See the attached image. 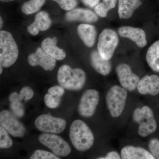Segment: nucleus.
<instances>
[{
	"mask_svg": "<svg viewBox=\"0 0 159 159\" xmlns=\"http://www.w3.org/2000/svg\"><path fill=\"white\" fill-rule=\"evenodd\" d=\"M118 31L121 37L129 39L139 48H144L147 45L146 34L142 29L131 26H122L119 28Z\"/></svg>",
	"mask_w": 159,
	"mask_h": 159,
	"instance_id": "obj_14",
	"label": "nucleus"
},
{
	"mask_svg": "<svg viewBox=\"0 0 159 159\" xmlns=\"http://www.w3.org/2000/svg\"><path fill=\"white\" fill-rule=\"evenodd\" d=\"M119 42V37L116 31L111 29H104L98 38V52L104 59L110 60L113 56Z\"/></svg>",
	"mask_w": 159,
	"mask_h": 159,
	"instance_id": "obj_6",
	"label": "nucleus"
},
{
	"mask_svg": "<svg viewBox=\"0 0 159 159\" xmlns=\"http://www.w3.org/2000/svg\"><path fill=\"white\" fill-rule=\"evenodd\" d=\"M0 1L2 2H9L14 1L15 0H0Z\"/></svg>",
	"mask_w": 159,
	"mask_h": 159,
	"instance_id": "obj_35",
	"label": "nucleus"
},
{
	"mask_svg": "<svg viewBox=\"0 0 159 159\" xmlns=\"http://www.w3.org/2000/svg\"><path fill=\"white\" fill-rule=\"evenodd\" d=\"M48 93L53 96L61 97L64 94L65 89L61 86H54L49 89Z\"/></svg>",
	"mask_w": 159,
	"mask_h": 159,
	"instance_id": "obj_32",
	"label": "nucleus"
},
{
	"mask_svg": "<svg viewBox=\"0 0 159 159\" xmlns=\"http://www.w3.org/2000/svg\"><path fill=\"white\" fill-rule=\"evenodd\" d=\"M91 65L97 73L107 76L110 74L112 70L111 63L109 60L103 58L98 51H92L90 55Z\"/></svg>",
	"mask_w": 159,
	"mask_h": 159,
	"instance_id": "obj_18",
	"label": "nucleus"
},
{
	"mask_svg": "<svg viewBox=\"0 0 159 159\" xmlns=\"http://www.w3.org/2000/svg\"><path fill=\"white\" fill-rule=\"evenodd\" d=\"M132 119L138 125V134L142 138H146L156 131L157 125L153 111L148 106L144 105L135 109Z\"/></svg>",
	"mask_w": 159,
	"mask_h": 159,
	"instance_id": "obj_3",
	"label": "nucleus"
},
{
	"mask_svg": "<svg viewBox=\"0 0 159 159\" xmlns=\"http://www.w3.org/2000/svg\"><path fill=\"white\" fill-rule=\"evenodd\" d=\"M51 23V20L46 11H39L35 16L34 22L27 27V31L29 34L35 36L39 34V31L48 30Z\"/></svg>",
	"mask_w": 159,
	"mask_h": 159,
	"instance_id": "obj_15",
	"label": "nucleus"
},
{
	"mask_svg": "<svg viewBox=\"0 0 159 159\" xmlns=\"http://www.w3.org/2000/svg\"><path fill=\"white\" fill-rule=\"evenodd\" d=\"M39 141L57 156L65 157L70 153L71 148L68 143L56 134L44 133L40 135Z\"/></svg>",
	"mask_w": 159,
	"mask_h": 159,
	"instance_id": "obj_7",
	"label": "nucleus"
},
{
	"mask_svg": "<svg viewBox=\"0 0 159 159\" xmlns=\"http://www.w3.org/2000/svg\"><path fill=\"white\" fill-rule=\"evenodd\" d=\"M81 1L86 6L93 8L99 4L100 0H81Z\"/></svg>",
	"mask_w": 159,
	"mask_h": 159,
	"instance_id": "obj_34",
	"label": "nucleus"
},
{
	"mask_svg": "<svg viewBox=\"0 0 159 159\" xmlns=\"http://www.w3.org/2000/svg\"><path fill=\"white\" fill-rule=\"evenodd\" d=\"M0 19H0V20H1V25H0V27H1V29H2L3 25V20L2 19V17H1V18Z\"/></svg>",
	"mask_w": 159,
	"mask_h": 159,
	"instance_id": "obj_36",
	"label": "nucleus"
},
{
	"mask_svg": "<svg viewBox=\"0 0 159 159\" xmlns=\"http://www.w3.org/2000/svg\"><path fill=\"white\" fill-rule=\"evenodd\" d=\"M13 144L12 139L8 134V132L2 127H0V148L7 149L11 147Z\"/></svg>",
	"mask_w": 159,
	"mask_h": 159,
	"instance_id": "obj_26",
	"label": "nucleus"
},
{
	"mask_svg": "<svg viewBox=\"0 0 159 159\" xmlns=\"http://www.w3.org/2000/svg\"><path fill=\"white\" fill-rule=\"evenodd\" d=\"M77 33L80 39L86 47L92 48L95 44L97 32L94 26L82 24L77 28Z\"/></svg>",
	"mask_w": 159,
	"mask_h": 159,
	"instance_id": "obj_19",
	"label": "nucleus"
},
{
	"mask_svg": "<svg viewBox=\"0 0 159 159\" xmlns=\"http://www.w3.org/2000/svg\"><path fill=\"white\" fill-rule=\"evenodd\" d=\"M0 70H1V71H0V74H2V73L3 69L2 66L1 65H0Z\"/></svg>",
	"mask_w": 159,
	"mask_h": 159,
	"instance_id": "obj_37",
	"label": "nucleus"
},
{
	"mask_svg": "<svg viewBox=\"0 0 159 159\" xmlns=\"http://www.w3.org/2000/svg\"><path fill=\"white\" fill-rule=\"evenodd\" d=\"M31 159H59L58 156L49 152L43 150H36L30 157Z\"/></svg>",
	"mask_w": 159,
	"mask_h": 159,
	"instance_id": "obj_28",
	"label": "nucleus"
},
{
	"mask_svg": "<svg viewBox=\"0 0 159 159\" xmlns=\"http://www.w3.org/2000/svg\"><path fill=\"white\" fill-rule=\"evenodd\" d=\"M0 125L13 137H22L26 132L25 127L22 123L8 110L0 113Z\"/></svg>",
	"mask_w": 159,
	"mask_h": 159,
	"instance_id": "obj_11",
	"label": "nucleus"
},
{
	"mask_svg": "<svg viewBox=\"0 0 159 159\" xmlns=\"http://www.w3.org/2000/svg\"><path fill=\"white\" fill-rule=\"evenodd\" d=\"M61 97L53 96L49 93L46 94L44 100L46 105L49 108L54 109L56 108L59 105L61 102Z\"/></svg>",
	"mask_w": 159,
	"mask_h": 159,
	"instance_id": "obj_29",
	"label": "nucleus"
},
{
	"mask_svg": "<svg viewBox=\"0 0 159 159\" xmlns=\"http://www.w3.org/2000/svg\"><path fill=\"white\" fill-rule=\"evenodd\" d=\"M57 38L48 37L43 41L41 48L51 57L56 60H62L65 58L66 54L63 50L57 47Z\"/></svg>",
	"mask_w": 159,
	"mask_h": 159,
	"instance_id": "obj_20",
	"label": "nucleus"
},
{
	"mask_svg": "<svg viewBox=\"0 0 159 159\" xmlns=\"http://www.w3.org/2000/svg\"><path fill=\"white\" fill-rule=\"evenodd\" d=\"M34 125L39 130L45 133L58 134L65 129L66 122L62 118L43 114L35 119Z\"/></svg>",
	"mask_w": 159,
	"mask_h": 159,
	"instance_id": "obj_8",
	"label": "nucleus"
},
{
	"mask_svg": "<svg viewBox=\"0 0 159 159\" xmlns=\"http://www.w3.org/2000/svg\"><path fill=\"white\" fill-rule=\"evenodd\" d=\"M146 59L149 67L154 72L159 73V40L149 47L146 53Z\"/></svg>",
	"mask_w": 159,
	"mask_h": 159,
	"instance_id": "obj_22",
	"label": "nucleus"
},
{
	"mask_svg": "<svg viewBox=\"0 0 159 159\" xmlns=\"http://www.w3.org/2000/svg\"><path fill=\"white\" fill-rule=\"evenodd\" d=\"M122 159H154L149 151L142 147L133 145H126L120 152Z\"/></svg>",
	"mask_w": 159,
	"mask_h": 159,
	"instance_id": "obj_17",
	"label": "nucleus"
},
{
	"mask_svg": "<svg viewBox=\"0 0 159 159\" xmlns=\"http://www.w3.org/2000/svg\"><path fill=\"white\" fill-rule=\"evenodd\" d=\"M19 50L16 43L10 32L0 31V65L8 68L17 60Z\"/></svg>",
	"mask_w": 159,
	"mask_h": 159,
	"instance_id": "obj_5",
	"label": "nucleus"
},
{
	"mask_svg": "<svg viewBox=\"0 0 159 159\" xmlns=\"http://www.w3.org/2000/svg\"><path fill=\"white\" fill-rule=\"evenodd\" d=\"M117 1V0H102V2L99 3L95 6V12L100 17H106L108 11L115 8Z\"/></svg>",
	"mask_w": 159,
	"mask_h": 159,
	"instance_id": "obj_24",
	"label": "nucleus"
},
{
	"mask_svg": "<svg viewBox=\"0 0 159 159\" xmlns=\"http://www.w3.org/2000/svg\"><path fill=\"white\" fill-rule=\"evenodd\" d=\"M98 159H121V154L116 151H111L107 153L105 156L99 157Z\"/></svg>",
	"mask_w": 159,
	"mask_h": 159,
	"instance_id": "obj_33",
	"label": "nucleus"
},
{
	"mask_svg": "<svg viewBox=\"0 0 159 159\" xmlns=\"http://www.w3.org/2000/svg\"><path fill=\"white\" fill-rule=\"evenodd\" d=\"M140 95L156 96L159 93V77L145 75L139 80L137 89Z\"/></svg>",
	"mask_w": 159,
	"mask_h": 159,
	"instance_id": "obj_13",
	"label": "nucleus"
},
{
	"mask_svg": "<svg viewBox=\"0 0 159 159\" xmlns=\"http://www.w3.org/2000/svg\"><path fill=\"white\" fill-rule=\"evenodd\" d=\"M45 2L46 0H29L23 4L22 11L27 15L34 14L39 11Z\"/></svg>",
	"mask_w": 159,
	"mask_h": 159,
	"instance_id": "obj_23",
	"label": "nucleus"
},
{
	"mask_svg": "<svg viewBox=\"0 0 159 159\" xmlns=\"http://www.w3.org/2000/svg\"><path fill=\"white\" fill-rule=\"evenodd\" d=\"M9 101L10 102L11 111L15 116L19 118L23 116L25 113V110L21 101L16 99H11Z\"/></svg>",
	"mask_w": 159,
	"mask_h": 159,
	"instance_id": "obj_27",
	"label": "nucleus"
},
{
	"mask_svg": "<svg viewBox=\"0 0 159 159\" xmlns=\"http://www.w3.org/2000/svg\"><path fill=\"white\" fill-rule=\"evenodd\" d=\"M116 73L122 87L130 92L137 89L140 79L138 75L133 73L130 66L127 64H120L116 67Z\"/></svg>",
	"mask_w": 159,
	"mask_h": 159,
	"instance_id": "obj_10",
	"label": "nucleus"
},
{
	"mask_svg": "<svg viewBox=\"0 0 159 159\" xmlns=\"http://www.w3.org/2000/svg\"><path fill=\"white\" fill-rule=\"evenodd\" d=\"M142 5L140 0H119L118 14L124 19L130 18L134 11Z\"/></svg>",
	"mask_w": 159,
	"mask_h": 159,
	"instance_id": "obj_21",
	"label": "nucleus"
},
{
	"mask_svg": "<svg viewBox=\"0 0 159 159\" xmlns=\"http://www.w3.org/2000/svg\"><path fill=\"white\" fill-rule=\"evenodd\" d=\"M70 138L74 148L81 152L89 149L95 141L93 132L86 123L80 119L75 120L71 124Z\"/></svg>",
	"mask_w": 159,
	"mask_h": 159,
	"instance_id": "obj_1",
	"label": "nucleus"
},
{
	"mask_svg": "<svg viewBox=\"0 0 159 159\" xmlns=\"http://www.w3.org/2000/svg\"><path fill=\"white\" fill-rule=\"evenodd\" d=\"M66 20L68 21H81L86 23L96 22L98 16L93 11L89 9H74L66 14Z\"/></svg>",
	"mask_w": 159,
	"mask_h": 159,
	"instance_id": "obj_16",
	"label": "nucleus"
},
{
	"mask_svg": "<svg viewBox=\"0 0 159 159\" xmlns=\"http://www.w3.org/2000/svg\"><path fill=\"white\" fill-rule=\"evenodd\" d=\"M148 149L155 159H159V140L157 139H151L148 143Z\"/></svg>",
	"mask_w": 159,
	"mask_h": 159,
	"instance_id": "obj_31",
	"label": "nucleus"
},
{
	"mask_svg": "<svg viewBox=\"0 0 159 159\" xmlns=\"http://www.w3.org/2000/svg\"><path fill=\"white\" fill-rule=\"evenodd\" d=\"M98 91L94 89L87 90L83 93L78 105V112L82 117L90 118L96 112L99 101Z\"/></svg>",
	"mask_w": 159,
	"mask_h": 159,
	"instance_id": "obj_9",
	"label": "nucleus"
},
{
	"mask_svg": "<svg viewBox=\"0 0 159 159\" xmlns=\"http://www.w3.org/2000/svg\"><path fill=\"white\" fill-rule=\"evenodd\" d=\"M57 80L59 85L66 89L79 91L85 85L86 75L82 69H72L68 65H64L58 70Z\"/></svg>",
	"mask_w": 159,
	"mask_h": 159,
	"instance_id": "obj_2",
	"label": "nucleus"
},
{
	"mask_svg": "<svg viewBox=\"0 0 159 159\" xmlns=\"http://www.w3.org/2000/svg\"><path fill=\"white\" fill-rule=\"evenodd\" d=\"M28 61L31 66H40L46 71L53 70L56 66V60L40 47L36 49L35 53L29 54Z\"/></svg>",
	"mask_w": 159,
	"mask_h": 159,
	"instance_id": "obj_12",
	"label": "nucleus"
},
{
	"mask_svg": "<svg viewBox=\"0 0 159 159\" xmlns=\"http://www.w3.org/2000/svg\"><path fill=\"white\" fill-rule=\"evenodd\" d=\"M128 92L121 85L111 87L106 95L107 108L113 118H118L122 115L126 106Z\"/></svg>",
	"mask_w": 159,
	"mask_h": 159,
	"instance_id": "obj_4",
	"label": "nucleus"
},
{
	"mask_svg": "<svg viewBox=\"0 0 159 159\" xmlns=\"http://www.w3.org/2000/svg\"><path fill=\"white\" fill-rule=\"evenodd\" d=\"M59 5L61 9L66 11L74 9L77 5V0H52Z\"/></svg>",
	"mask_w": 159,
	"mask_h": 159,
	"instance_id": "obj_30",
	"label": "nucleus"
},
{
	"mask_svg": "<svg viewBox=\"0 0 159 159\" xmlns=\"http://www.w3.org/2000/svg\"><path fill=\"white\" fill-rule=\"evenodd\" d=\"M34 93L33 90L29 86H25L21 89L19 94L13 92L9 96V99H17L20 101H28L34 96Z\"/></svg>",
	"mask_w": 159,
	"mask_h": 159,
	"instance_id": "obj_25",
	"label": "nucleus"
}]
</instances>
